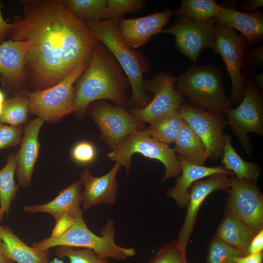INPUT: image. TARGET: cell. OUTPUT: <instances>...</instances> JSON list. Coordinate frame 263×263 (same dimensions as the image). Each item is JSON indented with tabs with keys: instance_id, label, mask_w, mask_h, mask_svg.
<instances>
[{
	"instance_id": "1",
	"label": "cell",
	"mask_w": 263,
	"mask_h": 263,
	"mask_svg": "<svg viewBox=\"0 0 263 263\" xmlns=\"http://www.w3.org/2000/svg\"><path fill=\"white\" fill-rule=\"evenodd\" d=\"M9 24V40L30 41L25 69L33 91L56 84L89 61L99 39L63 0H22Z\"/></svg>"
},
{
	"instance_id": "2",
	"label": "cell",
	"mask_w": 263,
	"mask_h": 263,
	"mask_svg": "<svg viewBox=\"0 0 263 263\" xmlns=\"http://www.w3.org/2000/svg\"><path fill=\"white\" fill-rule=\"evenodd\" d=\"M74 86L75 109L78 119L84 118L91 103L110 100L117 105L130 107L127 92L129 80L109 49L101 41L94 46L89 64Z\"/></svg>"
},
{
	"instance_id": "3",
	"label": "cell",
	"mask_w": 263,
	"mask_h": 263,
	"mask_svg": "<svg viewBox=\"0 0 263 263\" xmlns=\"http://www.w3.org/2000/svg\"><path fill=\"white\" fill-rule=\"evenodd\" d=\"M121 17L97 22L83 20L111 52L127 76L132 90L129 107L142 109L150 101L143 78L144 74L150 70V64L142 54L129 47L121 38L118 30Z\"/></svg>"
},
{
	"instance_id": "4",
	"label": "cell",
	"mask_w": 263,
	"mask_h": 263,
	"mask_svg": "<svg viewBox=\"0 0 263 263\" xmlns=\"http://www.w3.org/2000/svg\"><path fill=\"white\" fill-rule=\"evenodd\" d=\"M101 236L93 232L87 226L81 209L76 214L74 224L60 236L44 238L35 242L33 247L39 250L50 249L58 246L90 249L103 259L121 261L134 256L132 247H124L115 242L114 222L109 219L101 230Z\"/></svg>"
},
{
	"instance_id": "5",
	"label": "cell",
	"mask_w": 263,
	"mask_h": 263,
	"mask_svg": "<svg viewBox=\"0 0 263 263\" xmlns=\"http://www.w3.org/2000/svg\"><path fill=\"white\" fill-rule=\"evenodd\" d=\"M176 90L191 104L210 112L224 114L231 108L225 93L221 69L216 65H193L177 77Z\"/></svg>"
},
{
	"instance_id": "6",
	"label": "cell",
	"mask_w": 263,
	"mask_h": 263,
	"mask_svg": "<svg viewBox=\"0 0 263 263\" xmlns=\"http://www.w3.org/2000/svg\"><path fill=\"white\" fill-rule=\"evenodd\" d=\"M89 64L87 61L54 86L27 93L30 114L44 122L55 123L75 109L74 85Z\"/></svg>"
},
{
	"instance_id": "7",
	"label": "cell",
	"mask_w": 263,
	"mask_h": 263,
	"mask_svg": "<svg viewBox=\"0 0 263 263\" xmlns=\"http://www.w3.org/2000/svg\"><path fill=\"white\" fill-rule=\"evenodd\" d=\"M135 153L158 160L164 165L166 173L161 184L170 178L177 177L181 173V165L174 150L168 144L152 137L144 130L128 135L107 156L124 166L128 175L132 165V157Z\"/></svg>"
},
{
	"instance_id": "8",
	"label": "cell",
	"mask_w": 263,
	"mask_h": 263,
	"mask_svg": "<svg viewBox=\"0 0 263 263\" xmlns=\"http://www.w3.org/2000/svg\"><path fill=\"white\" fill-rule=\"evenodd\" d=\"M243 77V98L236 108L229 109L224 115L244 152L251 155L253 148L248 134L263 135V98L261 90L253 80Z\"/></svg>"
},
{
	"instance_id": "9",
	"label": "cell",
	"mask_w": 263,
	"mask_h": 263,
	"mask_svg": "<svg viewBox=\"0 0 263 263\" xmlns=\"http://www.w3.org/2000/svg\"><path fill=\"white\" fill-rule=\"evenodd\" d=\"M87 114L97 125L100 138L111 151L115 150L128 135L145 127V124L132 115L126 108L112 105L105 100L90 104Z\"/></svg>"
},
{
	"instance_id": "10",
	"label": "cell",
	"mask_w": 263,
	"mask_h": 263,
	"mask_svg": "<svg viewBox=\"0 0 263 263\" xmlns=\"http://www.w3.org/2000/svg\"><path fill=\"white\" fill-rule=\"evenodd\" d=\"M214 34L213 50L221 56L225 63L231 82L230 99L231 104L236 105L241 102L244 94L242 68L248 43L245 38L235 30L216 22Z\"/></svg>"
},
{
	"instance_id": "11",
	"label": "cell",
	"mask_w": 263,
	"mask_h": 263,
	"mask_svg": "<svg viewBox=\"0 0 263 263\" xmlns=\"http://www.w3.org/2000/svg\"><path fill=\"white\" fill-rule=\"evenodd\" d=\"M176 81L177 77L166 72H161L152 78L144 80L146 90L152 93L153 97L144 108L129 107V113L145 124L178 112L184 99L175 89Z\"/></svg>"
},
{
	"instance_id": "12",
	"label": "cell",
	"mask_w": 263,
	"mask_h": 263,
	"mask_svg": "<svg viewBox=\"0 0 263 263\" xmlns=\"http://www.w3.org/2000/svg\"><path fill=\"white\" fill-rule=\"evenodd\" d=\"M178 112L204 143L208 158H221L225 146L224 130L227 122L223 114L214 113L191 103L182 104Z\"/></svg>"
},
{
	"instance_id": "13",
	"label": "cell",
	"mask_w": 263,
	"mask_h": 263,
	"mask_svg": "<svg viewBox=\"0 0 263 263\" xmlns=\"http://www.w3.org/2000/svg\"><path fill=\"white\" fill-rule=\"evenodd\" d=\"M215 24L214 18L201 22L186 17H178L171 27L163 29L161 33L173 35L178 50L195 63L204 48L213 49Z\"/></svg>"
},
{
	"instance_id": "14",
	"label": "cell",
	"mask_w": 263,
	"mask_h": 263,
	"mask_svg": "<svg viewBox=\"0 0 263 263\" xmlns=\"http://www.w3.org/2000/svg\"><path fill=\"white\" fill-rule=\"evenodd\" d=\"M228 208L255 234L263 229V196L255 183L238 180L231 174Z\"/></svg>"
},
{
	"instance_id": "15",
	"label": "cell",
	"mask_w": 263,
	"mask_h": 263,
	"mask_svg": "<svg viewBox=\"0 0 263 263\" xmlns=\"http://www.w3.org/2000/svg\"><path fill=\"white\" fill-rule=\"evenodd\" d=\"M30 45V41L9 39L0 45V82L13 95L29 91L25 63Z\"/></svg>"
},
{
	"instance_id": "16",
	"label": "cell",
	"mask_w": 263,
	"mask_h": 263,
	"mask_svg": "<svg viewBox=\"0 0 263 263\" xmlns=\"http://www.w3.org/2000/svg\"><path fill=\"white\" fill-rule=\"evenodd\" d=\"M228 173H220L211 175L206 180H199L190 187L189 200L185 220L181 228L177 242L180 249L186 252L189 238L193 229L198 212L207 197L213 191L229 190L231 183Z\"/></svg>"
},
{
	"instance_id": "17",
	"label": "cell",
	"mask_w": 263,
	"mask_h": 263,
	"mask_svg": "<svg viewBox=\"0 0 263 263\" xmlns=\"http://www.w3.org/2000/svg\"><path fill=\"white\" fill-rule=\"evenodd\" d=\"M173 14L171 10L156 12L136 19L121 17L118 30L122 40L131 48L135 49L144 45L156 34L161 33Z\"/></svg>"
},
{
	"instance_id": "18",
	"label": "cell",
	"mask_w": 263,
	"mask_h": 263,
	"mask_svg": "<svg viewBox=\"0 0 263 263\" xmlns=\"http://www.w3.org/2000/svg\"><path fill=\"white\" fill-rule=\"evenodd\" d=\"M121 167L115 162L110 170L99 177L92 175L87 169L81 173L79 180L84 187L82 191L84 210L98 204L112 205L115 203L118 189L116 176Z\"/></svg>"
},
{
	"instance_id": "19",
	"label": "cell",
	"mask_w": 263,
	"mask_h": 263,
	"mask_svg": "<svg viewBox=\"0 0 263 263\" xmlns=\"http://www.w3.org/2000/svg\"><path fill=\"white\" fill-rule=\"evenodd\" d=\"M43 123L42 119L37 117L25 126L20 147L17 152L16 175L19 180V186L24 188L29 187L31 184L40 146L38 134Z\"/></svg>"
},
{
	"instance_id": "20",
	"label": "cell",
	"mask_w": 263,
	"mask_h": 263,
	"mask_svg": "<svg viewBox=\"0 0 263 263\" xmlns=\"http://www.w3.org/2000/svg\"><path fill=\"white\" fill-rule=\"evenodd\" d=\"M178 159L181 165L182 174L177 179L175 186L168 190L167 195L173 199L181 208L188 206L189 200L188 189L194 182L214 174L232 172L224 166L208 167L195 165L180 155H178Z\"/></svg>"
},
{
	"instance_id": "21",
	"label": "cell",
	"mask_w": 263,
	"mask_h": 263,
	"mask_svg": "<svg viewBox=\"0 0 263 263\" xmlns=\"http://www.w3.org/2000/svg\"><path fill=\"white\" fill-rule=\"evenodd\" d=\"M82 184L77 180L62 190L53 200L45 204L25 205L23 211L27 213L45 212L57 221L64 214L75 218L81 209Z\"/></svg>"
},
{
	"instance_id": "22",
	"label": "cell",
	"mask_w": 263,
	"mask_h": 263,
	"mask_svg": "<svg viewBox=\"0 0 263 263\" xmlns=\"http://www.w3.org/2000/svg\"><path fill=\"white\" fill-rule=\"evenodd\" d=\"M223 13L214 18L216 22L239 31L246 39L248 47L256 45L263 38V13L258 10L245 13L235 8L224 7Z\"/></svg>"
},
{
	"instance_id": "23",
	"label": "cell",
	"mask_w": 263,
	"mask_h": 263,
	"mask_svg": "<svg viewBox=\"0 0 263 263\" xmlns=\"http://www.w3.org/2000/svg\"><path fill=\"white\" fill-rule=\"evenodd\" d=\"M0 237L7 257L18 263H49L50 249L39 250L25 244L11 228L0 224Z\"/></svg>"
},
{
	"instance_id": "24",
	"label": "cell",
	"mask_w": 263,
	"mask_h": 263,
	"mask_svg": "<svg viewBox=\"0 0 263 263\" xmlns=\"http://www.w3.org/2000/svg\"><path fill=\"white\" fill-rule=\"evenodd\" d=\"M255 235L256 234L227 208L215 237L247 255L249 245Z\"/></svg>"
},
{
	"instance_id": "25",
	"label": "cell",
	"mask_w": 263,
	"mask_h": 263,
	"mask_svg": "<svg viewBox=\"0 0 263 263\" xmlns=\"http://www.w3.org/2000/svg\"><path fill=\"white\" fill-rule=\"evenodd\" d=\"M174 143L175 152L191 163L202 166L208 158L204 143L184 120Z\"/></svg>"
},
{
	"instance_id": "26",
	"label": "cell",
	"mask_w": 263,
	"mask_h": 263,
	"mask_svg": "<svg viewBox=\"0 0 263 263\" xmlns=\"http://www.w3.org/2000/svg\"><path fill=\"white\" fill-rule=\"evenodd\" d=\"M231 141V136L225 134L222 163L227 170L232 171L238 180L256 183L260 173L261 168L258 165L245 161L241 157L232 146Z\"/></svg>"
},
{
	"instance_id": "27",
	"label": "cell",
	"mask_w": 263,
	"mask_h": 263,
	"mask_svg": "<svg viewBox=\"0 0 263 263\" xmlns=\"http://www.w3.org/2000/svg\"><path fill=\"white\" fill-rule=\"evenodd\" d=\"M17 154L10 153L6 163L0 170V221L5 214H9L12 200L16 198L19 189L14 175L17 169Z\"/></svg>"
},
{
	"instance_id": "28",
	"label": "cell",
	"mask_w": 263,
	"mask_h": 263,
	"mask_svg": "<svg viewBox=\"0 0 263 263\" xmlns=\"http://www.w3.org/2000/svg\"><path fill=\"white\" fill-rule=\"evenodd\" d=\"M224 10V7L218 5L214 0H182L174 14L177 17L203 22L219 17Z\"/></svg>"
},
{
	"instance_id": "29",
	"label": "cell",
	"mask_w": 263,
	"mask_h": 263,
	"mask_svg": "<svg viewBox=\"0 0 263 263\" xmlns=\"http://www.w3.org/2000/svg\"><path fill=\"white\" fill-rule=\"evenodd\" d=\"M75 17L93 21L112 19L106 0H63Z\"/></svg>"
},
{
	"instance_id": "30",
	"label": "cell",
	"mask_w": 263,
	"mask_h": 263,
	"mask_svg": "<svg viewBox=\"0 0 263 263\" xmlns=\"http://www.w3.org/2000/svg\"><path fill=\"white\" fill-rule=\"evenodd\" d=\"M183 122L178 111L154 120L144 130L152 137L169 145L174 142Z\"/></svg>"
},
{
	"instance_id": "31",
	"label": "cell",
	"mask_w": 263,
	"mask_h": 263,
	"mask_svg": "<svg viewBox=\"0 0 263 263\" xmlns=\"http://www.w3.org/2000/svg\"><path fill=\"white\" fill-rule=\"evenodd\" d=\"M27 93L15 94L5 100L0 114V123L17 127L27 122L30 114Z\"/></svg>"
},
{
	"instance_id": "32",
	"label": "cell",
	"mask_w": 263,
	"mask_h": 263,
	"mask_svg": "<svg viewBox=\"0 0 263 263\" xmlns=\"http://www.w3.org/2000/svg\"><path fill=\"white\" fill-rule=\"evenodd\" d=\"M245 255L215 237L209 244L206 263H236V258Z\"/></svg>"
},
{
	"instance_id": "33",
	"label": "cell",
	"mask_w": 263,
	"mask_h": 263,
	"mask_svg": "<svg viewBox=\"0 0 263 263\" xmlns=\"http://www.w3.org/2000/svg\"><path fill=\"white\" fill-rule=\"evenodd\" d=\"M59 258L68 257L70 263H111L108 259L99 257L93 250L87 248L58 246L55 250Z\"/></svg>"
},
{
	"instance_id": "34",
	"label": "cell",
	"mask_w": 263,
	"mask_h": 263,
	"mask_svg": "<svg viewBox=\"0 0 263 263\" xmlns=\"http://www.w3.org/2000/svg\"><path fill=\"white\" fill-rule=\"evenodd\" d=\"M148 263H188L186 252L173 241L160 248Z\"/></svg>"
},
{
	"instance_id": "35",
	"label": "cell",
	"mask_w": 263,
	"mask_h": 263,
	"mask_svg": "<svg viewBox=\"0 0 263 263\" xmlns=\"http://www.w3.org/2000/svg\"><path fill=\"white\" fill-rule=\"evenodd\" d=\"M107 2L112 19L136 12L142 9L144 3L141 0H107Z\"/></svg>"
},
{
	"instance_id": "36",
	"label": "cell",
	"mask_w": 263,
	"mask_h": 263,
	"mask_svg": "<svg viewBox=\"0 0 263 263\" xmlns=\"http://www.w3.org/2000/svg\"><path fill=\"white\" fill-rule=\"evenodd\" d=\"M24 127L0 123V150L18 146L21 142Z\"/></svg>"
},
{
	"instance_id": "37",
	"label": "cell",
	"mask_w": 263,
	"mask_h": 263,
	"mask_svg": "<svg viewBox=\"0 0 263 263\" xmlns=\"http://www.w3.org/2000/svg\"><path fill=\"white\" fill-rule=\"evenodd\" d=\"M96 151L94 146L90 142L81 141L73 148L71 156L76 163L86 164L92 162L95 158Z\"/></svg>"
},
{
	"instance_id": "38",
	"label": "cell",
	"mask_w": 263,
	"mask_h": 263,
	"mask_svg": "<svg viewBox=\"0 0 263 263\" xmlns=\"http://www.w3.org/2000/svg\"><path fill=\"white\" fill-rule=\"evenodd\" d=\"M75 221V218L67 213L64 214L56 221L51 236L56 237L61 235L74 224Z\"/></svg>"
},
{
	"instance_id": "39",
	"label": "cell",
	"mask_w": 263,
	"mask_h": 263,
	"mask_svg": "<svg viewBox=\"0 0 263 263\" xmlns=\"http://www.w3.org/2000/svg\"><path fill=\"white\" fill-rule=\"evenodd\" d=\"M263 249V230H260L253 237L249 245L247 254H254L262 252Z\"/></svg>"
},
{
	"instance_id": "40",
	"label": "cell",
	"mask_w": 263,
	"mask_h": 263,
	"mask_svg": "<svg viewBox=\"0 0 263 263\" xmlns=\"http://www.w3.org/2000/svg\"><path fill=\"white\" fill-rule=\"evenodd\" d=\"M249 54L250 62L252 66H261L263 62V46L250 47Z\"/></svg>"
},
{
	"instance_id": "41",
	"label": "cell",
	"mask_w": 263,
	"mask_h": 263,
	"mask_svg": "<svg viewBox=\"0 0 263 263\" xmlns=\"http://www.w3.org/2000/svg\"><path fill=\"white\" fill-rule=\"evenodd\" d=\"M263 6V0H245L241 5L244 12H253L259 10Z\"/></svg>"
},
{
	"instance_id": "42",
	"label": "cell",
	"mask_w": 263,
	"mask_h": 263,
	"mask_svg": "<svg viewBox=\"0 0 263 263\" xmlns=\"http://www.w3.org/2000/svg\"><path fill=\"white\" fill-rule=\"evenodd\" d=\"M263 252L254 254H247L236 259V263H263Z\"/></svg>"
},
{
	"instance_id": "43",
	"label": "cell",
	"mask_w": 263,
	"mask_h": 263,
	"mask_svg": "<svg viewBox=\"0 0 263 263\" xmlns=\"http://www.w3.org/2000/svg\"><path fill=\"white\" fill-rule=\"evenodd\" d=\"M9 24L7 23L3 19L0 8V45L5 41L7 37L8 29Z\"/></svg>"
},
{
	"instance_id": "44",
	"label": "cell",
	"mask_w": 263,
	"mask_h": 263,
	"mask_svg": "<svg viewBox=\"0 0 263 263\" xmlns=\"http://www.w3.org/2000/svg\"><path fill=\"white\" fill-rule=\"evenodd\" d=\"M0 263H14L6 254L4 244L0 237Z\"/></svg>"
},
{
	"instance_id": "45",
	"label": "cell",
	"mask_w": 263,
	"mask_h": 263,
	"mask_svg": "<svg viewBox=\"0 0 263 263\" xmlns=\"http://www.w3.org/2000/svg\"><path fill=\"white\" fill-rule=\"evenodd\" d=\"M253 81L256 86L262 88L263 86V73H260L256 75Z\"/></svg>"
},
{
	"instance_id": "46",
	"label": "cell",
	"mask_w": 263,
	"mask_h": 263,
	"mask_svg": "<svg viewBox=\"0 0 263 263\" xmlns=\"http://www.w3.org/2000/svg\"><path fill=\"white\" fill-rule=\"evenodd\" d=\"M5 100L4 94L0 90V104H3Z\"/></svg>"
},
{
	"instance_id": "47",
	"label": "cell",
	"mask_w": 263,
	"mask_h": 263,
	"mask_svg": "<svg viewBox=\"0 0 263 263\" xmlns=\"http://www.w3.org/2000/svg\"><path fill=\"white\" fill-rule=\"evenodd\" d=\"M49 263H65L62 260L58 258H56Z\"/></svg>"
},
{
	"instance_id": "48",
	"label": "cell",
	"mask_w": 263,
	"mask_h": 263,
	"mask_svg": "<svg viewBox=\"0 0 263 263\" xmlns=\"http://www.w3.org/2000/svg\"><path fill=\"white\" fill-rule=\"evenodd\" d=\"M3 104H0V114L2 113V109H3Z\"/></svg>"
},
{
	"instance_id": "49",
	"label": "cell",
	"mask_w": 263,
	"mask_h": 263,
	"mask_svg": "<svg viewBox=\"0 0 263 263\" xmlns=\"http://www.w3.org/2000/svg\"></svg>"
}]
</instances>
